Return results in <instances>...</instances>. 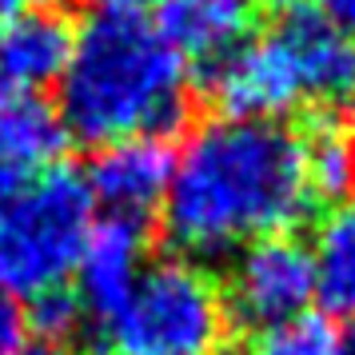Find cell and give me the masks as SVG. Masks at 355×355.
<instances>
[{"label": "cell", "instance_id": "6da1fadb", "mask_svg": "<svg viewBox=\"0 0 355 355\" xmlns=\"http://www.w3.org/2000/svg\"><path fill=\"white\" fill-rule=\"evenodd\" d=\"M304 136L272 120L211 116L172 156L164 227L184 256H236L288 236L311 208Z\"/></svg>", "mask_w": 355, "mask_h": 355}, {"label": "cell", "instance_id": "7a4b0ae2", "mask_svg": "<svg viewBox=\"0 0 355 355\" xmlns=\"http://www.w3.org/2000/svg\"><path fill=\"white\" fill-rule=\"evenodd\" d=\"M60 124L68 140L108 148L172 132L188 104V60L156 20L128 8H96L72 33L60 72Z\"/></svg>", "mask_w": 355, "mask_h": 355}, {"label": "cell", "instance_id": "3957f363", "mask_svg": "<svg viewBox=\"0 0 355 355\" xmlns=\"http://www.w3.org/2000/svg\"><path fill=\"white\" fill-rule=\"evenodd\" d=\"M211 96L224 116L284 124L291 112H355V40L311 8L272 20L211 64Z\"/></svg>", "mask_w": 355, "mask_h": 355}, {"label": "cell", "instance_id": "277c9868", "mask_svg": "<svg viewBox=\"0 0 355 355\" xmlns=\"http://www.w3.org/2000/svg\"><path fill=\"white\" fill-rule=\"evenodd\" d=\"M92 208L84 176L60 164L20 180L0 208V288L17 300L68 288L92 232Z\"/></svg>", "mask_w": 355, "mask_h": 355}, {"label": "cell", "instance_id": "5b68a950", "mask_svg": "<svg viewBox=\"0 0 355 355\" xmlns=\"http://www.w3.org/2000/svg\"><path fill=\"white\" fill-rule=\"evenodd\" d=\"M224 327L227 307L216 279L192 259H156L100 327V339L112 355H216Z\"/></svg>", "mask_w": 355, "mask_h": 355}, {"label": "cell", "instance_id": "8992f818", "mask_svg": "<svg viewBox=\"0 0 355 355\" xmlns=\"http://www.w3.org/2000/svg\"><path fill=\"white\" fill-rule=\"evenodd\" d=\"M311 300H315L311 252L295 236H268L232 256L224 307H232L256 331L307 315Z\"/></svg>", "mask_w": 355, "mask_h": 355}, {"label": "cell", "instance_id": "52a82bcc", "mask_svg": "<svg viewBox=\"0 0 355 355\" xmlns=\"http://www.w3.org/2000/svg\"><path fill=\"white\" fill-rule=\"evenodd\" d=\"M168 180H172V148L156 136H140L96 148L84 184L92 204L108 208V220L140 224L164 204Z\"/></svg>", "mask_w": 355, "mask_h": 355}, {"label": "cell", "instance_id": "ba28073f", "mask_svg": "<svg viewBox=\"0 0 355 355\" xmlns=\"http://www.w3.org/2000/svg\"><path fill=\"white\" fill-rule=\"evenodd\" d=\"M148 268V240L144 227L128 224V220H104V224H92L88 240H84V252L76 259V304H80V315L92 327H104L112 320V311L124 300L128 291L136 288L140 272Z\"/></svg>", "mask_w": 355, "mask_h": 355}, {"label": "cell", "instance_id": "9c48e42d", "mask_svg": "<svg viewBox=\"0 0 355 355\" xmlns=\"http://www.w3.org/2000/svg\"><path fill=\"white\" fill-rule=\"evenodd\" d=\"M72 52V28L56 12L0 17V96H36L60 80Z\"/></svg>", "mask_w": 355, "mask_h": 355}, {"label": "cell", "instance_id": "30bf717a", "mask_svg": "<svg viewBox=\"0 0 355 355\" xmlns=\"http://www.w3.org/2000/svg\"><path fill=\"white\" fill-rule=\"evenodd\" d=\"M252 12L256 0H160L156 28L184 60L216 64L240 40H248Z\"/></svg>", "mask_w": 355, "mask_h": 355}, {"label": "cell", "instance_id": "8fae6325", "mask_svg": "<svg viewBox=\"0 0 355 355\" xmlns=\"http://www.w3.org/2000/svg\"><path fill=\"white\" fill-rule=\"evenodd\" d=\"M68 132L52 104L40 96H0V164L36 176L60 164Z\"/></svg>", "mask_w": 355, "mask_h": 355}, {"label": "cell", "instance_id": "7c38bea8", "mask_svg": "<svg viewBox=\"0 0 355 355\" xmlns=\"http://www.w3.org/2000/svg\"><path fill=\"white\" fill-rule=\"evenodd\" d=\"M307 252L315 272V300L331 315H355V196H343L323 216Z\"/></svg>", "mask_w": 355, "mask_h": 355}, {"label": "cell", "instance_id": "4fadbf2b", "mask_svg": "<svg viewBox=\"0 0 355 355\" xmlns=\"http://www.w3.org/2000/svg\"><path fill=\"white\" fill-rule=\"evenodd\" d=\"M304 156L315 196H343L355 184V140L339 124H323L304 136Z\"/></svg>", "mask_w": 355, "mask_h": 355}, {"label": "cell", "instance_id": "5bb4252c", "mask_svg": "<svg viewBox=\"0 0 355 355\" xmlns=\"http://www.w3.org/2000/svg\"><path fill=\"white\" fill-rule=\"evenodd\" d=\"M243 355H339V336L320 315H295V320L259 327L243 343Z\"/></svg>", "mask_w": 355, "mask_h": 355}, {"label": "cell", "instance_id": "9a60e30c", "mask_svg": "<svg viewBox=\"0 0 355 355\" xmlns=\"http://www.w3.org/2000/svg\"><path fill=\"white\" fill-rule=\"evenodd\" d=\"M80 304L72 288H56V291H44L28 304V327H36L49 343H60L64 336H72L80 327Z\"/></svg>", "mask_w": 355, "mask_h": 355}, {"label": "cell", "instance_id": "2e32d148", "mask_svg": "<svg viewBox=\"0 0 355 355\" xmlns=\"http://www.w3.org/2000/svg\"><path fill=\"white\" fill-rule=\"evenodd\" d=\"M28 343V307L0 288V355H17Z\"/></svg>", "mask_w": 355, "mask_h": 355}, {"label": "cell", "instance_id": "e0dca14e", "mask_svg": "<svg viewBox=\"0 0 355 355\" xmlns=\"http://www.w3.org/2000/svg\"><path fill=\"white\" fill-rule=\"evenodd\" d=\"M311 12L320 20H327L336 33L355 40V0H311Z\"/></svg>", "mask_w": 355, "mask_h": 355}, {"label": "cell", "instance_id": "ac0fdd59", "mask_svg": "<svg viewBox=\"0 0 355 355\" xmlns=\"http://www.w3.org/2000/svg\"><path fill=\"white\" fill-rule=\"evenodd\" d=\"M60 4H68V0H0L4 17H12V12H56Z\"/></svg>", "mask_w": 355, "mask_h": 355}, {"label": "cell", "instance_id": "d6986e66", "mask_svg": "<svg viewBox=\"0 0 355 355\" xmlns=\"http://www.w3.org/2000/svg\"><path fill=\"white\" fill-rule=\"evenodd\" d=\"M20 180H24L20 172H12V168H4V164H0V208L12 200V192L20 188Z\"/></svg>", "mask_w": 355, "mask_h": 355}, {"label": "cell", "instance_id": "ffe728a7", "mask_svg": "<svg viewBox=\"0 0 355 355\" xmlns=\"http://www.w3.org/2000/svg\"><path fill=\"white\" fill-rule=\"evenodd\" d=\"M17 355H68L64 343H49V339H40V343H24Z\"/></svg>", "mask_w": 355, "mask_h": 355}, {"label": "cell", "instance_id": "44dd1931", "mask_svg": "<svg viewBox=\"0 0 355 355\" xmlns=\"http://www.w3.org/2000/svg\"><path fill=\"white\" fill-rule=\"evenodd\" d=\"M339 355H355V331L347 339H339Z\"/></svg>", "mask_w": 355, "mask_h": 355}]
</instances>
